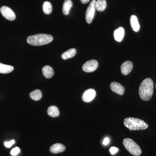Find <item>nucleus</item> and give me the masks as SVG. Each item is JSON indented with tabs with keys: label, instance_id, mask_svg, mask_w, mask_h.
I'll use <instances>...</instances> for the list:
<instances>
[{
	"label": "nucleus",
	"instance_id": "1",
	"mask_svg": "<svg viewBox=\"0 0 156 156\" xmlns=\"http://www.w3.org/2000/svg\"><path fill=\"white\" fill-rule=\"evenodd\" d=\"M154 92V83L151 78H147L142 81L139 89V94L143 100H150Z\"/></svg>",
	"mask_w": 156,
	"mask_h": 156
},
{
	"label": "nucleus",
	"instance_id": "2",
	"mask_svg": "<svg viewBox=\"0 0 156 156\" xmlns=\"http://www.w3.org/2000/svg\"><path fill=\"white\" fill-rule=\"evenodd\" d=\"M53 41V37L48 34H37L30 36L27 38V43L33 46L47 44Z\"/></svg>",
	"mask_w": 156,
	"mask_h": 156
},
{
	"label": "nucleus",
	"instance_id": "3",
	"mask_svg": "<svg viewBox=\"0 0 156 156\" xmlns=\"http://www.w3.org/2000/svg\"><path fill=\"white\" fill-rule=\"evenodd\" d=\"M124 124L126 128L131 131L132 130H144L148 127V125L143 120L131 117L126 118L124 120Z\"/></svg>",
	"mask_w": 156,
	"mask_h": 156
},
{
	"label": "nucleus",
	"instance_id": "4",
	"mask_svg": "<svg viewBox=\"0 0 156 156\" xmlns=\"http://www.w3.org/2000/svg\"><path fill=\"white\" fill-rule=\"evenodd\" d=\"M123 144L126 150L131 154L135 156H139L141 154V148L133 140L126 138L123 140Z\"/></svg>",
	"mask_w": 156,
	"mask_h": 156
},
{
	"label": "nucleus",
	"instance_id": "5",
	"mask_svg": "<svg viewBox=\"0 0 156 156\" xmlns=\"http://www.w3.org/2000/svg\"><path fill=\"white\" fill-rule=\"evenodd\" d=\"M96 0H92L87 8L86 13V20L88 23H92L94 16H95V2Z\"/></svg>",
	"mask_w": 156,
	"mask_h": 156
},
{
	"label": "nucleus",
	"instance_id": "6",
	"mask_svg": "<svg viewBox=\"0 0 156 156\" xmlns=\"http://www.w3.org/2000/svg\"><path fill=\"white\" fill-rule=\"evenodd\" d=\"M98 62L95 59L89 60L86 62L83 66V69L86 73L94 72L98 67Z\"/></svg>",
	"mask_w": 156,
	"mask_h": 156
},
{
	"label": "nucleus",
	"instance_id": "7",
	"mask_svg": "<svg viewBox=\"0 0 156 156\" xmlns=\"http://www.w3.org/2000/svg\"><path fill=\"white\" fill-rule=\"evenodd\" d=\"M0 11L3 17L8 20L12 21L16 18L15 13L9 7L3 6L0 9Z\"/></svg>",
	"mask_w": 156,
	"mask_h": 156
},
{
	"label": "nucleus",
	"instance_id": "8",
	"mask_svg": "<svg viewBox=\"0 0 156 156\" xmlns=\"http://www.w3.org/2000/svg\"><path fill=\"white\" fill-rule=\"evenodd\" d=\"M96 92L94 89H89L86 90L82 95V99L86 102H89L95 98Z\"/></svg>",
	"mask_w": 156,
	"mask_h": 156
},
{
	"label": "nucleus",
	"instance_id": "9",
	"mask_svg": "<svg viewBox=\"0 0 156 156\" xmlns=\"http://www.w3.org/2000/svg\"><path fill=\"white\" fill-rule=\"evenodd\" d=\"M111 89L113 92L120 95H123L125 93V89L122 84L117 82H112L110 84Z\"/></svg>",
	"mask_w": 156,
	"mask_h": 156
},
{
	"label": "nucleus",
	"instance_id": "10",
	"mask_svg": "<svg viewBox=\"0 0 156 156\" xmlns=\"http://www.w3.org/2000/svg\"><path fill=\"white\" fill-rule=\"evenodd\" d=\"M121 72L124 75H127L133 69V63L131 61L125 62L121 66Z\"/></svg>",
	"mask_w": 156,
	"mask_h": 156
},
{
	"label": "nucleus",
	"instance_id": "11",
	"mask_svg": "<svg viewBox=\"0 0 156 156\" xmlns=\"http://www.w3.org/2000/svg\"><path fill=\"white\" fill-rule=\"evenodd\" d=\"M66 150L65 146L60 143H56L50 147V151L52 154H56L62 152Z\"/></svg>",
	"mask_w": 156,
	"mask_h": 156
},
{
	"label": "nucleus",
	"instance_id": "12",
	"mask_svg": "<svg viewBox=\"0 0 156 156\" xmlns=\"http://www.w3.org/2000/svg\"><path fill=\"white\" fill-rule=\"evenodd\" d=\"M125 35V29L122 27L117 29L114 33V37L117 41L121 42L123 40Z\"/></svg>",
	"mask_w": 156,
	"mask_h": 156
},
{
	"label": "nucleus",
	"instance_id": "13",
	"mask_svg": "<svg viewBox=\"0 0 156 156\" xmlns=\"http://www.w3.org/2000/svg\"><path fill=\"white\" fill-rule=\"evenodd\" d=\"M42 72L45 77L50 79L52 78L54 74L53 69L50 66H45L42 69Z\"/></svg>",
	"mask_w": 156,
	"mask_h": 156
},
{
	"label": "nucleus",
	"instance_id": "14",
	"mask_svg": "<svg viewBox=\"0 0 156 156\" xmlns=\"http://www.w3.org/2000/svg\"><path fill=\"white\" fill-rule=\"evenodd\" d=\"M130 23H131V28L135 32H138L140 28V26L136 16L134 15L131 16L130 18Z\"/></svg>",
	"mask_w": 156,
	"mask_h": 156
},
{
	"label": "nucleus",
	"instance_id": "15",
	"mask_svg": "<svg viewBox=\"0 0 156 156\" xmlns=\"http://www.w3.org/2000/svg\"><path fill=\"white\" fill-rule=\"evenodd\" d=\"M76 54V50L75 48H71L62 53L61 55V57L62 59L66 60L68 58H72L75 56Z\"/></svg>",
	"mask_w": 156,
	"mask_h": 156
},
{
	"label": "nucleus",
	"instance_id": "16",
	"mask_svg": "<svg viewBox=\"0 0 156 156\" xmlns=\"http://www.w3.org/2000/svg\"><path fill=\"white\" fill-rule=\"evenodd\" d=\"M95 9L99 12L105 10L107 7L106 0H98L95 2Z\"/></svg>",
	"mask_w": 156,
	"mask_h": 156
},
{
	"label": "nucleus",
	"instance_id": "17",
	"mask_svg": "<svg viewBox=\"0 0 156 156\" xmlns=\"http://www.w3.org/2000/svg\"><path fill=\"white\" fill-rule=\"evenodd\" d=\"M73 6V2L71 0H65L62 6V12L66 15H68L71 8Z\"/></svg>",
	"mask_w": 156,
	"mask_h": 156
},
{
	"label": "nucleus",
	"instance_id": "18",
	"mask_svg": "<svg viewBox=\"0 0 156 156\" xmlns=\"http://www.w3.org/2000/svg\"><path fill=\"white\" fill-rule=\"evenodd\" d=\"M47 112H48V114L49 115L53 117V118L57 117L59 116V112L58 108L54 105L49 107Z\"/></svg>",
	"mask_w": 156,
	"mask_h": 156
},
{
	"label": "nucleus",
	"instance_id": "19",
	"mask_svg": "<svg viewBox=\"0 0 156 156\" xmlns=\"http://www.w3.org/2000/svg\"><path fill=\"white\" fill-rule=\"evenodd\" d=\"M14 68L11 66L3 64L0 62V73H9L14 70Z\"/></svg>",
	"mask_w": 156,
	"mask_h": 156
},
{
	"label": "nucleus",
	"instance_id": "20",
	"mask_svg": "<svg viewBox=\"0 0 156 156\" xmlns=\"http://www.w3.org/2000/svg\"><path fill=\"white\" fill-rule=\"evenodd\" d=\"M30 96L31 99L34 101L40 100L42 97L41 91L40 89H36L33 92H31Z\"/></svg>",
	"mask_w": 156,
	"mask_h": 156
},
{
	"label": "nucleus",
	"instance_id": "21",
	"mask_svg": "<svg viewBox=\"0 0 156 156\" xmlns=\"http://www.w3.org/2000/svg\"><path fill=\"white\" fill-rule=\"evenodd\" d=\"M52 5L49 2H45L43 5V10L44 13L47 14H50L52 12Z\"/></svg>",
	"mask_w": 156,
	"mask_h": 156
},
{
	"label": "nucleus",
	"instance_id": "22",
	"mask_svg": "<svg viewBox=\"0 0 156 156\" xmlns=\"http://www.w3.org/2000/svg\"><path fill=\"white\" fill-rule=\"evenodd\" d=\"M20 149L18 147H15L11 151V154L12 156H16L20 152Z\"/></svg>",
	"mask_w": 156,
	"mask_h": 156
},
{
	"label": "nucleus",
	"instance_id": "23",
	"mask_svg": "<svg viewBox=\"0 0 156 156\" xmlns=\"http://www.w3.org/2000/svg\"><path fill=\"white\" fill-rule=\"evenodd\" d=\"M14 143H15V140H12L11 141H9V142H5L4 144H5V146L6 147L9 148L11 147Z\"/></svg>",
	"mask_w": 156,
	"mask_h": 156
},
{
	"label": "nucleus",
	"instance_id": "24",
	"mask_svg": "<svg viewBox=\"0 0 156 156\" xmlns=\"http://www.w3.org/2000/svg\"><path fill=\"white\" fill-rule=\"evenodd\" d=\"M119 151L118 148L113 147L110 149V152L112 154H114L116 153L117 152Z\"/></svg>",
	"mask_w": 156,
	"mask_h": 156
},
{
	"label": "nucleus",
	"instance_id": "25",
	"mask_svg": "<svg viewBox=\"0 0 156 156\" xmlns=\"http://www.w3.org/2000/svg\"><path fill=\"white\" fill-rule=\"evenodd\" d=\"M109 139L108 137H106V138H105L103 142L104 145H108V144L109 143Z\"/></svg>",
	"mask_w": 156,
	"mask_h": 156
},
{
	"label": "nucleus",
	"instance_id": "26",
	"mask_svg": "<svg viewBox=\"0 0 156 156\" xmlns=\"http://www.w3.org/2000/svg\"><path fill=\"white\" fill-rule=\"evenodd\" d=\"M81 2L83 4H87V3L89 2L90 0H80Z\"/></svg>",
	"mask_w": 156,
	"mask_h": 156
},
{
	"label": "nucleus",
	"instance_id": "27",
	"mask_svg": "<svg viewBox=\"0 0 156 156\" xmlns=\"http://www.w3.org/2000/svg\"></svg>",
	"mask_w": 156,
	"mask_h": 156
}]
</instances>
